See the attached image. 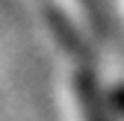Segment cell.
Returning a JSON list of instances; mask_svg holds the SVG:
<instances>
[{
    "instance_id": "cell-1",
    "label": "cell",
    "mask_w": 124,
    "mask_h": 121,
    "mask_svg": "<svg viewBox=\"0 0 124 121\" xmlns=\"http://www.w3.org/2000/svg\"><path fill=\"white\" fill-rule=\"evenodd\" d=\"M68 92H71V100H74V109H77V115H80V121H109L101 98L95 95V86H92V80L83 71L71 77Z\"/></svg>"
}]
</instances>
